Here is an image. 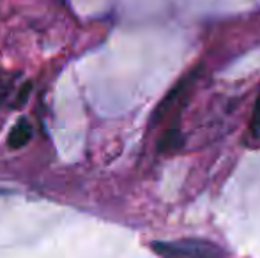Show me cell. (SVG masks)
Returning <instances> with one entry per match:
<instances>
[{"label":"cell","mask_w":260,"mask_h":258,"mask_svg":"<svg viewBox=\"0 0 260 258\" xmlns=\"http://www.w3.org/2000/svg\"><path fill=\"white\" fill-rule=\"evenodd\" d=\"M32 138V126L28 124V121L21 119L13 126V129L7 134V145L11 149H21L30 141Z\"/></svg>","instance_id":"4"},{"label":"cell","mask_w":260,"mask_h":258,"mask_svg":"<svg viewBox=\"0 0 260 258\" xmlns=\"http://www.w3.org/2000/svg\"><path fill=\"white\" fill-rule=\"evenodd\" d=\"M11 89H13V78L0 75V104H2L4 101L7 99V96H9Z\"/></svg>","instance_id":"6"},{"label":"cell","mask_w":260,"mask_h":258,"mask_svg":"<svg viewBox=\"0 0 260 258\" xmlns=\"http://www.w3.org/2000/svg\"><path fill=\"white\" fill-rule=\"evenodd\" d=\"M182 147V129H181V110L175 112L174 119L170 121V126L161 134L157 149L163 154H174Z\"/></svg>","instance_id":"3"},{"label":"cell","mask_w":260,"mask_h":258,"mask_svg":"<svg viewBox=\"0 0 260 258\" xmlns=\"http://www.w3.org/2000/svg\"><path fill=\"white\" fill-rule=\"evenodd\" d=\"M250 133L253 136H260V92L255 101L253 112H251V119H250Z\"/></svg>","instance_id":"5"},{"label":"cell","mask_w":260,"mask_h":258,"mask_svg":"<svg viewBox=\"0 0 260 258\" xmlns=\"http://www.w3.org/2000/svg\"><path fill=\"white\" fill-rule=\"evenodd\" d=\"M30 90H32V83L30 82H27L23 87L20 89V92H18V106H21V104H25V101L28 99V94H30Z\"/></svg>","instance_id":"7"},{"label":"cell","mask_w":260,"mask_h":258,"mask_svg":"<svg viewBox=\"0 0 260 258\" xmlns=\"http://www.w3.org/2000/svg\"><path fill=\"white\" fill-rule=\"evenodd\" d=\"M151 249L159 258H230L225 248L199 237L154 241L151 242Z\"/></svg>","instance_id":"1"},{"label":"cell","mask_w":260,"mask_h":258,"mask_svg":"<svg viewBox=\"0 0 260 258\" xmlns=\"http://www.w3.org/2000/svg\"><path fill=\"white\" fill-rule=\"evenodd\" d=\"M199 75H200V67H195V69H191V71H188V75L182 76L181 82L175 83L174 89H172L170 92H168L167 96L161 99L159 106L156 108L154 122L163 121L165 117H168V114H170L175 106H179V104H184V99H186V96H188L189 87H193V83L197 82Z\"/></svg>","instance_id":"2"}]
</instances>
